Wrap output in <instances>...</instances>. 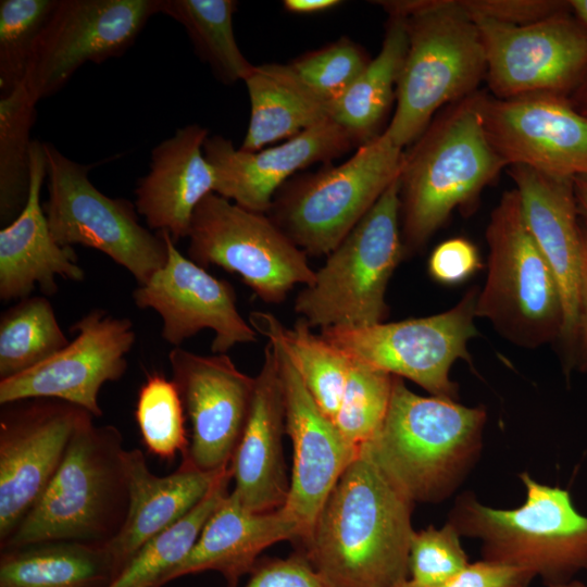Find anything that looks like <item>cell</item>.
<instances>
[{
    "instance_id": "obj_25",
    "label": "cell",
    "mask_w": 587,
    "mask_h": 587,
    "mask_svg": "<svg viewBox=\"0 0 587 587\" xmlns=\"http://www.w3.org/2000/svg\"><path fill=\"white\" fill-rule=\"evenodd\" d=\"M47 176L43 142L33 140L28 197L21 213L0 230V299L21 300L38 286L58 292L57 277L82 282L85 271L72 247L59 245L49 228L40 191Z\"/></svg>"
},
{
    "instance_id": "obj_37",
    "label": "cell",
    "mask_w": 587,
    "mask_h": 587,
    "mask_svg": "<svg viewBox=\"0 0 587 587\" xmlns=\"http://www.w3.org/2000/svg\"><path fill=\"white\" fill-rule=\"evenodd\" d=\"M135 419L150 452L168 461L178 451L187 454L185 408L173 379L159 373L148 375L138 392Z\"/></svg>"
},
{
    "instance_id": "obj_45",
    "label": "cell",
    "mask_w": 587,
    "mask_h": 587,
    "mask_svg": "<svg viewBox=\"0 0 587 587\" xmlns=\"http://www.w3.org/2000/svg\"><path fill=\"white\" fill-rule=\"evenodd\" d=\"M580 277L574 362L587 371V225H582Z\"/></svg>"
},
{
    "instance_id": "obj_15",
    "label": "cell",
    "mask_w": 587,
    "mask_h": 587,
    "mask_svg": "<svg viewBox=\"0 0 587 587\" xmlns=\"http://www.w3.org/2000/svg\"><path fill=\"white\" fill-rule=\"evenodd\" d=\"M0 545L41 497L86 410L52 398L1 405Z\"/></svg>"
},
{
    "instance_id": "obj_47",
    "label": "cell",
    "mask_w": 587,
    "mask_h": 587,
    "mask_svg": "<svg viewBox=\"0 0 587 587\" xmlns=\"http://www.w3.org/2000/svg\"><path fill=\"white\" fill-rule=\"evenodd\" d=\"M573 187L579 217H583L587 225V175L575 176Z\"/></svg>"
},
{
    "instance_id": "obj_32",
    "label": "cell",
    "mask_w": 587,
    "mask_h": 587,
    "mask_svg": "<svg viewBox=\"0 0 587 587\" xmlns=\"http://www.w3.org/2000/svg\"><path fill=\"white\" fill-rule=\"evenodd\" d=\"M233 0H159V13L184 26L198 57L223 84L245 80L253 68L237 45Z\"/></svg>"
},
{
    "instance_id": "obj_40",
    "label": "cell",
    "mask_w": 587,
    "mask_h": 587,
    "mask_svg": "<svg viewBox=\"0 0 587 587\" xmlns=\"http://www.w3.org/2000/svg\"><path fill=\"white\" fill-rule=\"evenodd\" d=\"M469 564L460 534L449 522L413 533L409 552V579L416 587H437Z\"/></svg>"
},
{
    "instance_id": "obj_1",
    "label": "cell",
    "mask_w": 587,
    "mask_h": 587,
    "mask_svg": "<svg viewBox=\"0 0 587 587\" xmlns=\"http://www.w3.org/2000/svg\"><path fill=\"white\" fill-rule=\"evenodd\" d=\"M413 502L361 448L326 499L302 553L334 587L409 579Z\"/></svg>"
},
{
    "instance_id": "obj_10",
    "label": "cell",
    "mask_w": 587,
    "mask_h": 587,
    "mask_svg": "<svg viewBox=\"0 0 587 587\" xmlns=\"http://www.w3.org/2000/svg\"><path fill=\"white\" fill-rule=\"evenodd\" d=\"M43 149L49 197L42 207L54 240L101 251L138 285L146 284L166 263L163 233L143 227L129 200L101 192L88 177L92 165L70 159L50 142Z\"/></svg>"
},
{
    "instance_id": "obj_24",
    "label": "cell",
    "mask_w": 587,
    "mask_h": 587,
    "mask_svg": "<svg viewBox=\"0 0 587 587\" xmlns=\"http://www.w3.org/2000/svg\"><path fill=\"white\" fill-rule=\"evenodd\" d=\"M208 137L199 124L177 128L152 149L149 172L134 191L138 214L175 243L188 236L198 204L215 192L216 176L203 152Z\"/></svg>"
},
{
    "instance_id": "obj_26",
    "label": "cell",
    "mask_w": 587,
    "mask_h": 587,
    "mask_svg": "<svg viewBox=\"0 0 587 587\" xmlns=\"http://www.w3.org/2000/svg\"><path fill=\"white\" fill-rule=\"evenodd\" d=\"M124 462L127 513L117 534L105 544L116 576L147 541L192 510L229 466L203 471L184 458L174 473L158 476L139 449L125 450Z\"/></svg>"
},
{
    "instance_id": "obj_22",
    "label": "cell",
    "mask_w": 587,
    "mask_h": 587,
    "mask_svg": "<svg viewBox=\"0 0 587 587\" xmlns=\"http://www.w3.org/2000/svg\"><path fill=\"white\" fill-rule=\"evenodd\" d=\"M525 223L558 282L564 309L562 342L575 352L582 238L573 178L508 167Z\"/></svg>"
},
{
    "instance_id": "obj_51",
    "label": "cell",
    "mask_w": 587,
    "mask_h": 587,
    "mask_svg": "<svg viewBox=\"0 0 587 587\" xmlns=\"http://www.w3.org/2000/svg\"><path fill=\"white\" fill-rule=\"evenodd\" d=\"M395 587H416L410 579H407Z\"/></svg>"
},
{
    "instance_id": "obj_43",
    "label": "cell",
    "mask_w": 587,
    "mask_h": 587,
    "mask_svg": "<svg viewBox=\"0 0 587 587\" xmlns=\"http://www.w3.org/2000/svg\"><path fill=\"white\" fill-rule=\"evenodd\" d=\"M482 266L477 248L470 240L455 237L439 243L428 259V272L438 283L464 282Z\"/></svg>"
},
{
    "instance_id": "obj_7",
    "label": "cell",
    "mask_w": 587,
    "mask_h": 587,
    "mask_svg": "<svg viewBox=\"0 0 587 587\" xmlns=\"http://www.w3.org/2000/svg\"><path fill=\"white\" fill-rule=\"evenodd\" d=\"M400 204L399 176L299 291L294 309L311 327L384 322L387 286L405 255Z\"/></svg>"
},
{
    "instance_id": "obj_9",
    "label": "cell",
    "mask_w": 587,
    "mask_h": 587,
    "mask_svg": "<svg viewBox=\"0 0 587 587\" xmlns=\"http://www.w3.org/2000/svg\"><path fill=\"white\" fill-rule=\"evenodd\" d=\"M403 160L383 132L344 163L289 183L268 216L308 255H327L400 176Z\"/></svg>"
},
{
    "instance_id": "obj_29",
    "label": "cell",
    "mask_w": 587,
    "mask_h": 587,
    "mask_svg": "<svg viewBox=\"0 0 587 587\" xmlns=\"http://www.w3.org/2000/svg\"><path fill=\"white\" fill-rule=\"evenodd\" d=\"M115 576L105 544L41 542L0 558V587H108Z\"/></svg>"
},
{
    "instance_id": "obj_46",
    "label": "cell",
    "mask_w": 587,
    "mask_h": 587,
    "mask_svg": "<svg viewBox=\"0 0 587 587\" xmlns=\"http://www.w3.org/2000/svg\"><path fill=\"white\" fill-rule=\"evenodd\" d=\"M341 3L339 0H285L283 5L290 13L304 15L325 12Z\"/></svg>"
},
{
    "instance_id": "obj_30",
    "label": "cell",
    "mask_w": 587,
    "mask_h": 587,
    "mask_svg": "<svg viewBox=\"0 0 587 587\" xmlns=\"http://www.w3.org/2000/svg\"><path fill=\"white\" fill-rule=\"evenodd\" d=\"M408 43L405 18L388 15L378 54L349 89L327 105L328 117L342 126L360 146L377 136V127L396 98Z\"/></svg>"
},
{
    "instance_id": "obj_17",
    "label": "cell",
    "mask_w": 587,
    "mask_h": 587,
    "mask_svg": "<svg viewBox=\"0 0 587 587\" xmlns=\"http://www.w3.org/2000/svg\"><path fill=\"white\" fill-rule=\"evenodd\" d=\"M486 135L507 168L522 165L547 175H587V118L569 97L552 93L497 99L480 91Z\"/></svg>"
},
{
    "instance_id": "obj_2",
    "label": "cell",
    "mask_w": 587,
    "mask_h": 587,
    "mask_svg": "<svg viewBox=\"0 0 587 587\" xmlns=\"http://www.w3.org/2000/svg\"><path fill=\"white\" fill-rule=\"evenodd\" d=\"M480 91L444 108L404 151L400 174L401 236L423 248L455 209L472 204L507 165L490 143Z\"/></svg>"
},
{
    "instance_id": "obj_38",
    "label": "cell",
    "mask_w": 587,
    "mask_h": 587,
    "mask_svg": "<svg viewBox=\"0 0 587 587\" xmlns=\"http://www.w3.org/2000/svg\"><path fill=\"white\" fill-rule=\"evenodd\" d=\"M59 0L0 1V95L21 85L35 45Z\"/></svg>"
},
{
    "instance_id": "obj_18",
    "label": "cell",
    "mask_w": 587,
    "mask_h": 587,
    "mask_svg": "<svg viewBox=\"0 0 587 587\" xmlns=\"http://www.w3.org/2000/svg\"><path fill=\"white\" fill-rule=\"evenodd\" d=\"M166 263L133 291L139 309L162 319V338L174 347L202 329H211L212 353H227L238 344L257 341L258 333L239 313L234 287L182 254L167 233Z\"/></svg>"
},
{
    "instance_id": "obj_6",
    "label": "cell",
    "mask_w": 587,
    "mask_h": 587,
    "mask_svg": "<svg viewBox=\"0 0 587 587\" xmlns=\"http://www.w3.org/2000/svg\"><path fill=\"white\" fill-rule=\"evenodd\" d=\"M526 500L500 510L482 504L473 494L461 495L449 523L460 536L482 540L483 559L524 569L547 587L567 583L587 571V516L574 507L567 490L521 475Z\"/></svg>"
},
{
    "instance_id": "obj_8",
    "label": "cell",
    "mask_w": 587,
    "mask_h": 587,
    "mask_svg": "<svg viewBox=\"0 0 587 587\" xmlns=\"http://www.w3.org/2000/svg\"><path fill=\"white\" fill-rule=\"evenodd\" d=\"M488 273L476 316L513 344L536 348L561 339L564 309L555 276L524 220L515 188L502 193L486 228Z\"/></svg>"
},
{
    "instance_id": "obj_33",
    "label": "cell",
    "mask_w": 587,
    "mask_h": 587,
    "mask_svg": "<svg viewBox=\"0 0 587 587\" xmlns=\"http://www.w3.org/2000/svg\"><path fill=\"white\" fill-rule=\"evenodd\" d=\"M230 465L209 494L187 514L147 541L108 587H161L189 554L204 525L229 494Z\"/></svg>"
},
{
    "instance_id": "obj_14",
    "label": "cell",
    "mask_w": 587,
    "mask_h": 587,
    "mask_svg": "<svg viewBox=\"0 0 587 587\" xmlns=\"http://www.w3.org/2000/svg\"><path fill=\"white\" fill-rule=\"evenodd\" d=\"M158 13L159 0H59L27 66L28 93L38 103L85 63L121 57Z\"/></svg>"
},
{
    "instance_id": "obj_31",
    "label": "cell",
    "mask_w": 587,
    "mask_h": 587,
    "mask_svg": "<svg viewBox=\"0 0 587 587\" xmlns=\"http://www.w3.org/2000/svg\"><path fill=\"white\" fill-rule=\"evenodd\" d=\"M248 320L258 334L279 340L311 396L333 421L345 389L349 357L321 334H314L301 317L291 328L268 312L253 311Z\"/></svg>"
},
{
    "instance_id": "obj_42",
    "label": "cell",
    "mask_w": 587,
    "mask_h": 587,
    "mask_svg": "<svg viewBox=\"0 0 587 587\" xmlns=\"http://www.w3.org/2000/svg\"><path fill=\"white\" fill-rule=\"evenodd\" d=\"M246 587H334L302 554L257 563Z\"/></svg>"
},
{
    "instance_id": "obj_49",
    "label": "cell",
    "mask_w": 587,
    "mask_h": 587,
    "mask_svg": "<svg viewBox=\"0 0 587 587\" xmlns=\"http://www.w3.org/2000/svg\"><path fill=\"white\" fill-rule=\"evenodd\" d=\"M572 13L587 27V0H570Z\"/></svg>"
},
{
    "instance_id": "obj_36",
    "label": "cell",
    "mask_w": 587,
    "mask_h": 587,
    "mask_svg": "<svg viewBox=\"0 0 587 587\" xmlns=\"http://www.w3.org/2000/svg\"><path fill=\"white\" fill-rule=\"evenodd\" d=\"M392 379L391 374L350 359L341 401L333 422L353 449L360 450L366 445L383 424Z\"/></svg>"
},
{
    "instance_id": "obj_27",
    "label": "cell",
    "mask_w": 587,
    "mask_h": 587,
    "mask_svg": "<svg viewBox=\"0 0 587 587\" xmlns=\"http://www.w3.org/2000/svg\"><path fill=\"white\" fill-rule=\"evenodd\" d=\"M294 539L302 540L301 528L282 507L254 512L232 491L208 520L189 554L164 578L163 585L185 575L216 571L223 575L227 587H238L240 578L252 572L264 549Z\"/></svg>"
},
{
    "instance_id": "obj_34",
    "label": "cell",
    "mask_w": 587,
    "mask_h": 587,
    "mask_svg": "<svg viewBox=\"0 0 587 587\" xmlns=\"http://www.w3.org/2000/svg\"><path fill=\"white\" fill-rule=\"evenodd\" d=\"M68 344L46 297L21 299L0 317V380L36 367Z\"/></svg>"
},
{
    "instance_id": "obj_23",
    "label": "cell",
    "mask_w": 587,
    "mask_h": 587,
    "mask_svg": "<svg viewBox=\"0 0 587 587\" xmlns=\"http://www.w3.org/2000/svg\"><path fill=\"white\" fill-rule=\"evenodd\" d=\"M285 402L276 354L268 341L255 377L251 405L230 461L234 492L254 512H270L286 502L290 482L283 452Z\"/></svg>"
},
{
    "instance_id": "obj_28",
    "label": "cell",
    "mask_w": 587,
    "mask_h": 587,
    "mask_svg": "<svg viewBox=\"0 0 587 587\" xmlns=\"http://www.w3.org/2000/svg\"><path fill=\"white\" fill-rule=\"evenodd\" d=\"M243 82L251 112L242 150H261L328 117L327 104L305 85L290 63L254 65Z\"/></svg>"
},
{
    "instance_id": "obj_4",
    "label": "cell",
    "mask_w": 587,
    "mask_h": 587,
    "mask_svg": "<svg viewBox=\"0 0 587 587\" xmlns=\"http://www.w3.org/2000/svg\"><path fill=\"white\" fill-rule=\"evenodd\" d=\"M485 422V409L420 396L394 375L384 422L362 448L413 503L438 502L476 460Z\"/></svg>"
},
{
    "instance_id": "obj_11",
    "label": "cell",
    "mask_w": 587,
    "mask_h": 587,
    "mask_svg": "<svg viewBox=\"0 0 587 587\" xmlns=\"http://www.w3.org/2000/svg\"><path fill=\"white\" fill-rule=\"evenodd\" d=\"M266 213L212 192L196 208L187 238L188 258L239 275L265 303H280L315 277L308 254Z\"/></svg>"
},
{
    "instance_id": "obj_13",
    "label": "cell",
    "mask_w": 587,
    "mask_h": 587,
    "mask_svg": "<svg viewBox=\"0 0 587 587\" xmlns=\"http://www.w3.org/2000/svg\"><path fill=\"white\" fill-rule=\"evenodd\" d=\"M486 53L491 96L570 97L587 74V27L566 11L527 25L473 20Z\"/></svg>"
},
{
    "instance_id": "obj_39",
    "label": "cell",
    "mask_w": 587,
    "mask_h": 587,
    "mask_svg": "<svg viewBox=\"0 0 587 587\" xmlns=\"http://www.w3.org/2000/svg\"><path fill=\"white\" fill-rule=\"evenodd\" d=\"M370 61L360 46L348 38H341L297 58L290 65L328 105L349 89Z\"/></svg>"
},
{
    "instance_id": "obj_35",
    "label": "cell",
    "mask_w": 587,
    "mask_h": 587,
    "mask_svg": "<svg viewBox=\"0 0 587 587\" xmlns=\"http://www.w3.org/2000/svg\"><path fill=\"white\" fill-rule=\"evenodd\" d=\"M36 104L23 83L0 98V221L5 225L28 197Z\"/></svg>"
},
{
    "instance_id": "obj_20",
    "label": "cell",
    "mask_w": 587,
    "mask_h": 587,
    "mask_svg": "<svg viewBox=\"0 0 587 587\" xmlns=\"http://www.w3.org/2000/svg\"><path fill=\"white\" fill-rule=\"evenodd\" d=\"M267 339L277 359L286 434L294 448L289 492L282 508L299 524L305 542L330 491L360 450L350 447L322 412L279 340Z\"/></svg>"
},
{
    "instance_id": "obj_41",
    "label": "cell",
    "mask_w": 587,
    "mask_h": 587,
    "mask_svg": "<svg viewBox=\"0 0 587 587\" xmlns=\"http://www.w3.org/2000/svg\"><path fill=\"white\" fill-rule=\"evenodd\" d=\"M465 15L512 25L533 24L571 10L562 0H453Z\"/></svg>"
},
{
    "instance_id": "obj_21",
    "label": "cell",
    "mask_w": 587,
    "mask_h": 587,
    "mask_svg": "<svg viewBox=\"0 0 587 587\" xmlns=\"http://www.w3.org/2000/svg\"><path fill=\"white\" fill-rule=\"evenodd\" d=\"M353 137L329 117L258 151L237 149L229 139L209 136L203 152L216 176L215 193L248 210L267 213L276 190L297 171L349 151Z\"/></svg>"
},
{
    "instance_id": "obj_16",
    "label": "cell",
    "mask_w": 587,
    "mask_h": 587,
    "mask_svg": "<svg viewBox=\"0 0 587 587\" xmlns=\"http://www.w3.org/2000/svg\"><path fill=\"white\" fill-rule=\"evenodd\" d=\"M77 336L49 360L0 380V404L32 398L59 399L93 417L102 415V386L118 380L127 370L126 355L136 341L133 322L93 309L70 328Z\"/></svg>"
},
{
    "instance_id": "obj_19",
    "label": "cell",
    "mask_w": 587,
    "mask_h": 587,
    "mask_svg": "<svg viewBox=\"0 0 587 587\" xmlns=\"http://www.w3.org/2000/svg\"><path fill=\"white\" fill-rule=\"evenodd\" d=\"M168 360L191 424L184 458L203 471L230 465L248 419L255 377L239 371L226 353L202 355L174 347Z\"/></svg>"
},
{
    "instance_id": "obj_3",
    "label": "cell",
    "mask_w": 587,
    "mask_h": 587,
    "mask_svg": "<svg viewBox=\"0 0 587 587\" xmlns=\"http://www.w3.org/2000/svg\"><path fill=\"white\" fill-rule=\"evenodd\" d=\"M405 18L408 51L396 87V108L384 130L404 149L446 107L476 91L486 78V53L476 23L453 0L377 1Z\"/></svg>"
},
{
    "instance_id": "obj_5",
    "label": "cell",
    "mask_w": 587,
    "mask_h": 587,
    "mask_svg": "<svg viewBox=\"0 0 587 587\" xmlns=\"http://www.w3.org/2000/svg\"><path fill=\"white\" fill-rule=\"evenodd\" d=\"M124 453L120 430L95 425L93 416L85 412L48 487L1 549L111 540L128 508Z\"/></svg>"
},
{
    "instance_id": "obj_48",
    "label": "cell",
    "mask_w": 587,
    "mask_h": 587,
    "mask_svg": "<svg viewBox=\"0 0 587 587\" xmlns=\"http://www.w3.org/2000/svg\"><path fill=\"white\" fill-rule=\"evenodd\" d=\"M572 105L587 118V74L579 86L569 97Z\"/></svg>"
},
{
    "instance_id": "obj_44",
    "label": "cell",
    "mask_w": 587,
    "mask_h": 587,
    "mask_svg": "<svg viewBox=\"0 0 587 587\" xmlns=\"http://www.w3.org/2000/svg\"><path fill=\"white\" fill-rule=\"evenodd\" d=\"M534 578L524 569L483 559L469 563L437 587H528Z\"/></svg>"
},
{
    "instance_id": "obj_12",
    "label": "cell",
    "mask_w": 587,
    "mask_h": 587,
    "mask_svg": "<svg viewBox=\"0 0 587 587\" xmlns=\"http://www.w3.org/2000/svg\"><path fill=\"white\" fill-rule=\"evenodd\" d=\"M478 290L472 288L451 309L439 314L361 326L326 327L321 335L350 359L407 378L432 396L455 400L458 386L450 370L458 359L471 361L469 341Z\"/></svg>"
},
{
    "instance_id": "obj_50",
    "label": "cell",
    "mask_w": 587,
    "mask_h": 587,
    "mask_svg": "<svg viewBox=\"0 0 587 587\" xmlns=\"http://www.w3.org/2000/svg\"><path fill=\"white\" fill-rule=\"evenodd\" d=\"M550 587H587V585H585L584 583H582L579 580L572 579V580H570L567 583L553 585V586H550Z\"/></svg>"
}]
</instances>
